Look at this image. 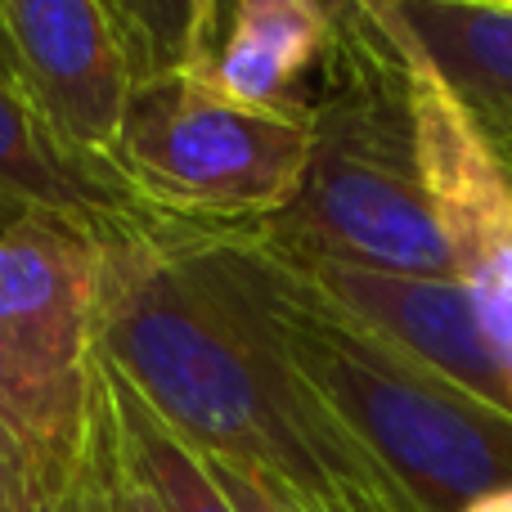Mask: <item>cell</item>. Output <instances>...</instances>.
<instances>
[{"label": "cell", "mask_w": 512, "mask_h": 512, "mask_svg": "<svg viewBox=\"0 0 512 512\" xmlns=\"http://www.w3.org/2000/svg\"><path fill=\"white\" fill-rule=\"evenodd\" d=\"M328 5H333V9H342V5H346V0H328ZM221 9H225V5H221Z\"/></svg>", "instance_id": "obj_24"}, {"label": "cell", "mask_w": 512, "mask_h": 512, "mask_svg": "<svg viewBox=\"0 0 512 512\" xmlns=\"http://www.w3.org/2000/svg\"><path fill=\"white\" fill-rule=\"evenodd\" d=\"M27 216H32V207H23L18 198H9L5 189H0V239H5L18 221H27Z\"/></svg>", "instance_id": "obj_20"}, {"label": "cell", "mask_w": 512, "mask_h": 512, "mask_svg": "<svg viewBox=\"0 0 512 512\" xmlns=\"http://www.w3.org/2000/svg\"><path fill=\"white\" fill-rule=\"evenodd\" d=\"M0 423L32 454L45 490L68 499L95 427V373H63L0 328Z\"/></svg>", "instance_id": "obj_12"}, {"label": "cell", "mask_w": 512, "mask_h": 512, "mask_svg": "<svg viewBox=\"0 0 512 512\" xmlns=\"http://www.w3.org/2000/svg\"><path fill=\"white\" fill-rule=\"evenodd\" d=\"M337 32L328 0H225L212 45V77L248 104H297V81L324 68Z\"/></svg>", "instance_id": "obj_11"}, {"label": "cell", "mask_w": 512, "mask_h": 512, "mask_svg": "<svg viewBox=\"0 0 512 512\" xmlns=\"http://www.w3.org/2000/svg\"><path fill=\"white\" fill-rule=\"evenodd\" d=\"M59 512H95V499H90V490H86V481H81V472H77V486L68 490V499H63Z\"/></svg>", "instance_id": "obj_22"}, {"label": "cell", "mask_w": 512, "mask_h": 512, "mask_svg": "<svg viewBox=\"0 0 512 512\" xmlns=\"http://www.w3.org/2000/svg\"><path fill=\"white\" fill-rule=\"evenodd\" d=\"M198 5V27H203L207 45H216V32H221V5L225 0H194Z\"/></svg>", "instance_id": "obj_19"}, {"label": "cell", "mask_w": 512, "mask_h": 512, "mask_svg": "<svg viewBox=\"0 0 512 512\" xmlns=\"http://www.w3.org/2000/svg\"><path fill=\"white\" fill-rule=\"evenodd\" d=\"M0 81L27 95V86H23V68H18V59H14V45H9L5 27H0ZM27 99H32V95H27Z\"/></svg>", "instance_id": "obj_18"}, {"label": "cell", "mask_w": 512, "mask_h": 512, "mask_svg": "<svg viewBox=\"0 0 512 512\" xmlns=\"http://www.w3.org/2000/svg\"><path fill=\"white\" fill-rule=\"evenodd\" d=\"M95 239L99 355L198 454L265 477L301 512H423L176 216L144 212Z\"/></svg>", "instance_id": "obj_1"}, {"label": "cell", "mask_w": 512, "mask_h": 512, "mask_svg": "<svg viewBox=\"0 0 512 512\" xmlns=\"http://www.w3.org/2000/svg\"><path fill=\"white\" fill-rule=\"evenodd\" d=\"M63 504L45 490L32 454L0 423V512H59Z\"/></svg>", "instance_id": "obj_16"}, {"label": "cell", "mask_w": 512, "mask_h": 512, "mask_svg": "<svg viewBox=\"0 0 512 512\" xmlns=\"http://www.w3.org/2000/svg\"><path fill=\"white\" fill-rule=\"evenodd\" d=\"M81 481H86L90 499H95V512H162L149 490L140 486V477L126 468L122 450H117L113 418H108V405L99 396V378H95V427H90V445L86 459H81Z\"/></svg>", "instance_id": "obj_15"}, {"label": "cell", "mask_w": 512, "mask_h": 512, "mask_svg": "<svg viewBox=\"0 0 512 512\" xmlns=\"http://www.w3.org/2000/svg\"><path fill=\"white\" fill-rule=\"evenodd\" d=\"M32 104L86 153L113 158L135 68L104 0H0Z\"/></svg>", "instance_id": "obj_7"}, {"label": "cell", "mask_w": 512, "mask_h": 512, "mask_svg": "<svg viewBox=\"0 0 512 512\" xmlns=\"http://www.w3.org/2000/svg\"><path fill=\"white\" fill-rule=\"evenodd\" d=\"M95 378L99 396L113 418V436L126 468L140 477V486L153 495L162 512H239L221 481L212 477L207 459L99 355L95 346Z\"/></svg>", "instance_id": "obj_13"}, {"label": "cell", "mask_w": 512, "mask_h": 512, "mask_svg": "<svg viewBox=\"0 0 512 512\" xmlns=\"http://www.w3.org/2000/svg\"><path fill=\"white\" fill-rule=\"evenodd\" d=\"M0 189L32 212L104 234L122 221L153 212L113 158L72 144L23 90L0 81Z\"/></svg>", "instance_id": "obj_9"}, {"label": "cell", "mask_w": 512, "mask_h": 512, "mask_svg": "<svg viewBox=\"0 0 512 512\" xmlns=\"http://www.w3.org/2000/svg\"><path fill=\"white\" fill-rule=\"evenodd\" d=\"M180 225L423 512H463L472 499L512 486V418L454 391L328 301L256 225Z\"/></svg>", "instance_id": "obj_2"}, {"label": "cell", "mask_w": 512, "mask_h": 512, "mask_svg": "<svg viewBox=\"0 0 512 512\" xmlns=\"http://www.w3.org/2000/svg\"><path fill=\"white\" fill-rule=\"evenodd\" d=\"M454 5H477V9H504V14H512V0H454Z\"/></svg>", "instance_id": "obj_23"}, {"label": "cell", "mask_w": 512, "mask_h": 512, "mask_svg": "<svg viewBox=\"0 0 512 512\" xmlns=\"http://www.w3.org/2000/svg\"><path fill=\"white\" fill-rule=\"evenodd\" d=\"M315 144V99L248 104L207 63L140 77L113 162L158 216L261 225L297 198Z\"/></svg>", "instance_id": "obj_4"}, {"label": "cell", "mask_w": 512, "mask_h": 512, "mask_svg": "<svg viewBox=\"0 0 512 512\" xmlns=\"http://www.w3.org/2000/svg\"><path fill=\"white\" fill-rule=\"evenodd\" d=\"M104 9L131 54L135 81L212 59L194 0H104Z\"/></svg>", "instance_id": "obj_14"}, {"label": "cell", "mask_w": 512, "mask_h": 512, "mask_svg": "<svg viewBox=\"0 0 512 512\" xmlns=\"http://www.w3.org/2000/svg\"><path fill=\"white\" fill-rule=\"evenodd\" d=\"M382 32L391 36L400 54L418 162H423L427 194H432L436 221H441L445 248H450L454 279L463 283L481 333L495 346L512 382V176L481 140L477 122L463 113L441 72L396 27L382 23Z\"/></svg>", "instance_id": "obj_5"}, {"label": "cell", "mask_w": 512, "mask_h": 512, "mask_svg": "<svg viewBox=\"0 0 512 512\" xmlns=\"http://www.w3.org/2000/svg\"><path fill=\"white\" fill-rule=\"evenodd\" d=\"M99 239L32 212L0 239V328L63 373H95Z\"/></svg>", "instance_id": "obj_8"}, {"label": "cell", "mask_w": 512, "mask_h": 512, "mask_svg": "<svg viewBox=\"0 0 512 512\" xmlns=\"http://www.w3.org/2000/svg\"><path fill=\"white\" fill-rule=\"evenodd\" d=\"M454 90L512 176V14L454 0H364Z\"/></svg>", "instance_id": "obj_10"}, {"label": "cell", "mask_w": 512, "mask_h": 512, "mask_svg": "<svg viewBox=\"0 0 512 512\" xmlns=\"http://www.w3.org/2000/svg\"><path fill=\"white\" fill-rule=\"evenodd\" d=\"M288 256L310 274V283L328 301L351 310L360 324L400 346L409 360H418L427 373L472 396L477 405L512 418V382L454 274H396L297 252Z\"/></svg>", "instance_id": "obj_6"}, {"label": "cell", "mask_w": 512, "mask_h": 512, "mask_svg": "<svg viewBox=\"0 0 512 512\" xmlns=\"http://www.w3.org/2000/svg\"><path fill=\"white\" fill-rule=\"evenodd\" d=\"M256 230L283 252L396 274H454L418 162L400 54L364 0L337 9L301 189Z\"/></svg>", "instance_id": "obj_3"}, {"label": "cell", "mask_w": 512, "mask_h": 512, "mask_svg": "<svg viewBox=\"0 0 512 512\" xmlns=\"http://www.w3.org/2000/svg\"><path fill=\"white\" fill-rule=\"evenodd\" d=\"M203 459H207L212 477L221 481V490L230 495V504L239 508V512H301L288 495H279V490H274L265 477H256V472H248V468H234V463L212 459V454H203Z\"/></svg>", "instance_id": "obj_17"}, {"label": "cell", "mask_w": 512, "mask_h": 512, "mask_svg": "<svg viewBox=\"0 0 512 512\" xmlns=\"http://www.w3.org/2000/svg\"><path fill=\"white\" fill-rule=\"evenodd\" d=\"M463 512H512V486L504 490H490V495H481V499H472Z\"/></svg>", "instance_id": "obj_21"}]
</instances>
